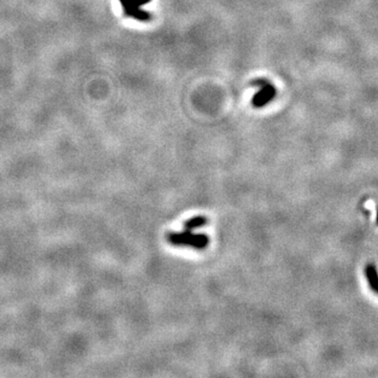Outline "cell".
<instances>
[{
  "mask_svg": "<svg viewBox=\"0 0 378 378\" xmlns=\"http://www.w3.org/2000/svg\"><path fill=\"white\" fill-rule=\"evenodd\" d=\"M167 241L174 245L181 247V246H189L195 249H205L209 244V238L204 233H193V231L184 230L182 232H169L167 234Z\"/></svg>",
  "mask_w": 378,
  "mask_h": 378,
  "instance_id": "1",
  "label": "cell"
},
{
  "mask_svg": "<svg viewBox=\"0 0 378 378\" xmlns=\"http://www.w3.org/2000/svg\"><path fill=\"white\" fill-rule=\"evenodd\" d=\"M274 96V88L266 83V84H263V87L262 89L258 91V93H256L254 98H253V104L255 106H263L266 103H268Z\"/></svg>",
  "mask_w": 378,
  "mask_h": 378,
  "instance_id": "3",
  "label": "cell"
},
{
  "mask_svg": "<svg viewBox=\"0 0 378 378\" xmlns=\"http://www.w3.org/2000/svg\"><path fill=\"white\" fill-rule=\"evenodd\" d=\"M150 0H120L124 13L132 18H136L138 20H148L149 15L146 12L140 10V6H143Z\"/></svg>",
  "mask_w": 378,
  "mask_h": 378,
  "instance_id": "2",
  "label": "cell"
},
{
  "mask_svg": "<svg viewBox=\"0 0 378 378\" xmlns=\"http://www.w3.org/2000/svg\"><path fill=\"white\" fill-rule=\"evenodd\" d=\"M366 275L370 284V287L374 292L378 294V272L374 265H368L366 268Z\"/></svg>",
  "mask_w": 378,
  "mask_h": 378,
  "instance_id": "4",
  "label": "cell"
},
{
  "mask_svg": "<svg viewBox=\"0 0 378 378\" xmlns=\"http://www.w3.org/2000/svg\"><path fill=\"white\" fill-rule=\"evenodd\" d=\"M377 224H378V210H377Z\"/></svg>",
  "mask_w": 378,
  "mask_h": 378,
  "instance_id": "6",
  "label": "cell"
},
{
  "mask_svg": "<svg viewBox=\"0 0 378 378\" xmlns=\"http://www.w3.org/2000/svg\"><path fill=\"white\" fill-rule=\"evenodd\" d=\"M208 223V220L206 217L203 216H198L195 218H192L191 220H188L184 224V230H189L193 231L195 229L201 228V227L205 226Z\"/></svg>",
  "mask_w": 378,
  "mask_h": 378,
  "instance_id": "5",
  "label": "cell"
}]
</instances>
